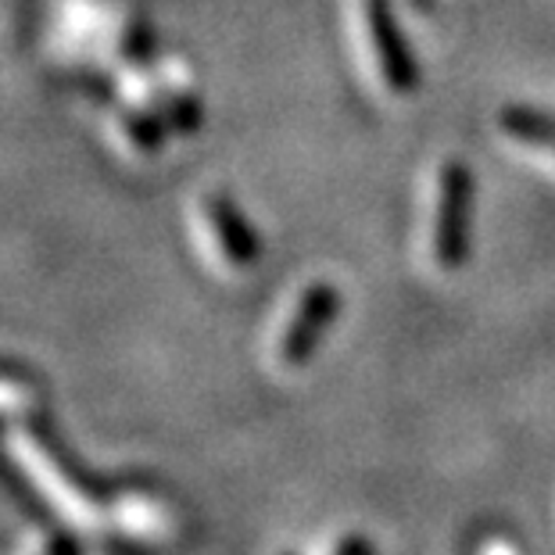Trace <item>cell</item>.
<instances>
[{"label":"cell","mask_w":555,"mask_h":555,"mask_svg":"<svg viewBox=\"0 0 555 555\" xmlns=\"http://www.w3.org/2000/svg\"><path fill=\"white\" fill-rule=\"evenodd\" d=\"M474 172L455 155L437 158L420 183V255L434 273H455L469 255Z\"/></svg>","instance_id":"cell-1"},{"label":"cell","mask_w":555,"mask_h":555,"mask_svg":"<svg viewBox=\"0 0 555 555\" xmlns=\"http://www.w3.org/2000/svg\"><path fill=\"white\" fill-rule=\"evenodd\" d=\"M345 26L362 82L373 98L387 104L412 98L420 87V68L391 0H345Z\"/></svg>","instance_id":"cell-2"},{"label":"cell","mask_w":555,"mask_h":555,"mask_svg":"<svg viewBox=\"0 0 555 555\" xmlns=\"http://www.w3.org/2000/svg\"><path fill=\"white\" fill-rule=\"evenodd\" d=\"M191 237L201 258L222 276H244L262 262V241L241 205L222 191H205L186 208Z\"/></svg>","instance_id":"cell-3"},{"label":"cell","mask_w":555,"mask_h":555,"mask_svg":"<svg viewBox=\"0 0 555 555\" xmlns=\"http://www.w3.org/2000/svg\"><path fill=\"white\" fill-rule=\"evenodd\" d=\"M340 312V291L326 280H312L294 294L287 315L276 330V362L287 370L309 362L323 345L330 323Z\"/></svg>","instance_id":"cell-4"},{"label":"cell","mask_w":555,"mask_h":555,"mask_svg":"<svg viewBox=\"0 0 555 555\" xmlns=\"http://www.w3.org/2000/svg\"><path fill=\"white\" fill-rule=\"evenodd\" d=\"M104 137H108V144L133 165L158 162L176 140L172 129L165 126V119L155 108L137 104V101H122V98L108 112V119H104Z\"/></svg>","instance_id":"cell-5"},{"label":"cell","mask_w":555,"mask_h":555,"mask_svg":"<svg viewBox=\"0 0 555 555\" xmlns=\"http://www.w3.org/2000/svg\"><path fill=\"white\" fill-rule=\"evenodd\" d=\"M502 144H509L524 162L555 183V115L527 104H505L494 119Z\"/></svg>","instance_id":"cell-6"},{"label":"cell","mask_w":555,"mask_h":555,"mask_svg":"<svg viewBox=\"0 0 555 555\" xmlns=\"http://www.w3.org/2000/svg\"><path fill=\"white\" fill-rule=\"evenodd\" d=\"M0 488H4V491L11 494V502H15L18 509L33 519V524H40V527H51V524H54L51 509H47L40 494L33 491V483L18 474L15 463H11V459H8L4 452H0Z\"/></svg>","instance_id":"cell-7"},{"label":"cell","mask_w":555,"mask_h":555,"mask_svg":"<svg viewBox=\"0 0 555 555\" xmlns=\"http://www.w3.org/2000/svg\"><path fill=\"white\" fill-rule=\"evenodd\" d=\"M337 555H373V548H370V541H365V538H345V541H340Z\"/></svg>","instance_id":"cell-8"},{"label":"cell","mask_w":555,"mask_h":555,"mask_svg":"<svg viewBox=\"0 0 555 555\" xmlns=\"http://www.w3.org/2000/svg\"><path fill=\"white\" fill-rule=\"evenodd\" d=\"M409 4L416 8V11H423V8H430V0H409Z\"/></svg>","instance_id":"cell-9"}]
</instances>
